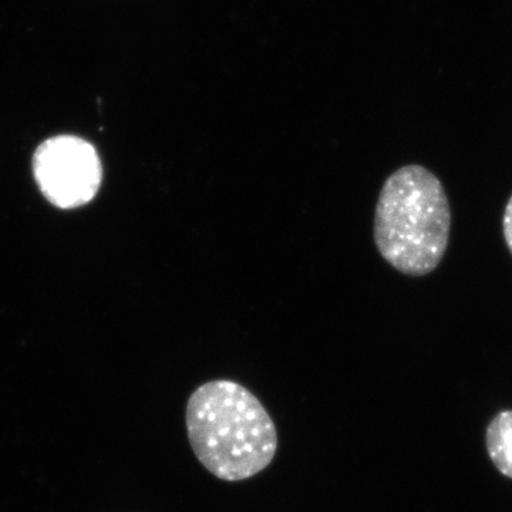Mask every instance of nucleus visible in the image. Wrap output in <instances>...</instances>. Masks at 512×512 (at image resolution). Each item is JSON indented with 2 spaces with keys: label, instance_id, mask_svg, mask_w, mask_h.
Masks as SVG:
<instances>
[{
  "label": "nucleus",
  "instance_id": "obj_1",
  "mask_svg": "<svg viewBox=\"0 0 512 512\" xmlns=\"http://www.w3.org/2000/svg\"><path fill=\"white\" fill-rule=\"evenodd\" d=\"M185 426L201 466L228 483L258 476L278 451L271 414L234 380H211L197 387L188 399Z\"/></svg>",
  "mask_w": 512,
  "mask_h": 512
},
{
  "label": "nucleus",
  "instance_id": "obj_2",
  "mask_svg": "<svg viewBox=\"0 0 512 512\" xmlns=\"http://www.w3.org/2000/svg\"><path fill=\"white\" fill-rule=\"evenodd\" d=\"M450 231V201L436 175L413 164L387 178L373 229L387 264L403 275L431 274L446 254Z\"/></svg>",
  "mask_w": 512,
  "mask_h": 512
},
{
  "label": "nucleus",
  "instance_id": "obj_3",
  "mask_svg": "<svg viewBox=\"0 0 512 512\" xmlns=\"http://www.w3.org/2000/svg\"><path fill=\"white\" fill-rule=\"evenodd\" d=\"M33 177L43 197L60 210H76L96 198L103 164L96 147L79 136H53L37 146Z\"/></svg>",
  "mask_w": 512,
  "mask_h": 512
},
{
  "label": "nucleus",
  "instance_id": "obj_4",
  "mask_svg": "<svg viewBox=\"0 0 512 512\" xmlns=\"http://www.w3.org/2000/svg\"><path fill=\"white\" fill-rule=\"evenodd\" d=\"M487 448L495 467L512 478V412L500 413L491 421Z\"/></svg>",
  "mask_w": 512,
  "mask_h": 512
},
{
  "label": "nucleus",
  "instance_id": "obj_5",
  "mask_svg": "<svg viewBox=\"0 0 512 512\" xmlns=\"http://www.w3.org/2000/svg\"><path fill=\"white\" fill-rule=\"evenodd\" d=\"M503 232L505 242H507V247L510 249L512 255V195L504 211Z\"/></svg>",
  "mask_w": 512,
  "mask_h": 512
}]
</instances>
